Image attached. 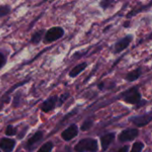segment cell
<instances>
[{"label": "cell", "mask_w": 152, "mask_h": 152, "mask_svg": "<svg viewBox=\"0 0 152 152\" xmlns=\"http://www.w3.org/2000/svg\"><path fill=\"white\" fill-rule=\"evenodd\" d=\"M69 96V94H62V95L61 96L60 100H58V101H59V105L61 106V105L65 102V100H66Z\"/></svg>", "instance_id": "21"}, {"label": "cell", "mask_w": 152, "mask_h": 152, "mask_svg": "<svg viewBox=\"0 0 152 152\" xmlns=\"http://www.w3.org/2000/svg\"><path fill=\"white\" fill-rule=\"evenodd\" d=\"M5 63H6V57L3 53L0 52V69L5 65Z\"/></svg>", "instance_id": "20"}, {"label": "cell", "mask_w": 152, "mask_h": 152, "mask_svg": "<svg viewBox=\"0 0 152 152\" xmlns=\"http://www.w3.org/2000/svg\"><path fill=\"white\" fill-rule=\"evenodd\" d=\"M132 40H133V36L132 35H127L124 38L118 41L116 43V45H115V53H118L123 52L126 48H127L129 46Z\"/></svg>", "instance_id": "10"}, {"label": "cell", "mask_w": 152, "mask_h": 152, "mask_svg": "<svg viewBox=\"0 0 152 152\" xmlns=\"http://www.w3.org/2000/svg\"><path fill=\"white\" fill-rule=\"evenodd\" d=\"M114 139H115V134H113V133L107 134L101 137V143H102V148L103 151H105L109 148V146L111 144V142L114 141Z\"/></svg>", "instance_id": "11"}, {"label": "cell", "mask_w": 152, "mask_h": 152, "mask_svg": "<svg viewBox=\"0 0 152 152\" xmlns=\"http://www.w3.org/2000/svg\"><path fill=\"white\" fill-rule=\"evenodd\" d=\"M136 126L142 127L147 126L151 121H152V113L149 114H143L142 116H136L130 119Z\"/></svg>", "instance_id": "5"}, {"label": "cell", "mask_w": 152, "mask_h": 152, "mask_svg": "<svg viewBox=\"0 0 152 152\" xmlns=\"http://www.w3.org/2000/svg\"><path fill=\"white\" fill-rule=\"evenodd\" d=\"M18 130L15 126H11V125H8L6 126V129H5V135L7 136H13V135H16Z\"/></svg>", "instance_id": "16"}, {"label": "cell", "mask_w": 152, "mask_h": 152, "mask_svg": "<svg viewBox=\"0 0 152 152\" xmlns=\"http://www.w3.org/2000/svg\"><path fill=\"white\" fill-rule=\"evenodd\" d=\"M53 148V143L52 142H47L44 143L37 152H51Z\"/></svg>", "instance_id": "15"}, {"label": "cell", "mask_w": 152, "mask_h": 152, "mask_svg": "<svg viewBox=\"0 0 152 152\" xmlns=\"http://www.w3.org/2000/svg\"><path fill=\"white\" fill-rule=\"evenodd\" d=\"M0 152H1V151H0Z\"/></svg>", "instance_id": "24"}, {"label": "cell", "mask_w": 152, "mask_h": 152, "mask_svg": "<svg viewBox=\"0 0 152 152\" xmlns=\"http://www.w3.org/2000/svg\"><path fill=\"white\" fill-rule=\"evenodd\" d=\"M58 102V97L57 96H51L48 99H46L40 106V109L43 112L45 113H48L50 111H52L53 110L55 109L56 104Z\"/></svg>", "instance_id": "6"}, {"label": "cell", "mask_w": 152, "mask_h": 152, "mask_svg": "<svg viewBox=\"0 0 152 152\" xmlns=\"http://www.w3.org/2000/svg\"><path fill=\"white\" fill-rule=\"evenodd\" d=\"M43 138H44V132H42V131H37V132H36L31 137H29V138L28 139V141L26 142L25 147H26L27 149H28L29 151H31L32 148H33L36 144H37Z\"/></svg>", "instance_id": "9"}, {"label": "cell", "mask_w": 152, "mask_h": 152, "mask_svg": "<svg viewBox=\"0 0 152 152\" xmlns=\"http://www.w3.org/2000/svg\"><path fill=\"white\" fill-rule=\"evenodd\" d=\"M143 148H144V144L142 142H136L134 143L131 152H142Z\"/></svg>", "instance_id": "18"}, {"label": "cell", "mask_w": 152, "mask_h": 152, "mask_svg": "<svg viewBox=\"0 0 152 152\" xmlns=\"http://www.w3.org/2000/svg\"><path fill=\"white\" fill-rule=\"evenodd\" d=\"M141 76H142V69H141V68H137V69H134L133 71L129 72V73L126 76V79L128 82H134V81H136Z\"/></svg>", "instance_id": "13"}, {"label": "cell", "mask_w": 152, "mask_h": 152, "mask_svg": "<svg viewBox=\"0 0 152 152\" xmlns=\"http://www.w3.org/2000/svg\"><path fill=\"white\" fill-rule=\"evenodd\" d=\"M45 33V29H39L37 31H36L33 34V36L31 37V39H30L31 43L34 44V45H38L40 43V41H41V39H42Z\"/></svg>", "instance_id": "14"}, {"label": "cell", "mask_w": 152, "mask_h": 152, "mask_svg": "<svg viewBox=\"0 0 152 152\" xmlns=\"http://www.w3.org/2000/svg\"><path fill=\"white\" fill-rule=\"evenodd\" d=\"M64 35V29L61 27H53L49 28L45 34V43H52L54 42L61 37H62Z\"/></svg>", "instance_id": "3"}, {"label": "cell", "mask_w": 152, "mask_h": 152, "mask_svg": "<svg viewBox=\"0 0 152 152\" xmlns=\"http://www.w3.org/2000/svg\"><path fill=\"white\" fill-rule=\"evenodd\" d=\"M11 11V7L8 4H4V5H0V18L6 16Z\"/></svg>", "instance_id": "17"}, {"label": "cell", "mask_w": 152, "mask_h": 152, "mask_svg": "<svg viewBox=\"0 0 152 152\" xmlns=\"http://www.w3.org/2000/svg\"><path fill=\"white\" fill-rule=\"evenodd\" d=\"M139 134V130L135 128H130V129H126L120 133L118 135V140L121 142H126L134 140Z\"/></svg>", "instance_id": "4"}, {"label": "cell", "mask_w": 152, "mask_h": 152, "mask_svg": "<svg viewBox=\"0 0 152 152\" xmlns=\"http://www.w3.org/2000/svg\"><path fill=\"white\" fill-rule=\"evenodd\" d=\"M122 100L129 104H139L142 102V95L137 87H132L122 94Z\"/></svg>", "instance_id": "2"}, {"label": "cell", "mask_w": 152, "mask_h": 152, "mask_svg": "<svg viewBox=\"0 0 152 152\" xmlns=\"http://www.w3.org/2000/svg\"><path fill=\"white\" fill-rule=\"evenodd\" d=\"M87 67V63L86 62H82L80 64H77V66H75L69 72V77H76L77 76H78L82 71H84Z\"/></svg>", "instance_id": "12"}, {"label": "cell", "mask_w": 152, "mask_h": 152, "mask_svg": "<svg viewBox=\"0 0 152 152\" xmlns=\"http://www.w3.org/2000/svg\"><path fill=\"white\" fill-rule=\"evenodd\" d=\"M16 146V141L8 137H4L0 140V149L3 152H12Z\"/></svg>", "instance_id": "8"}, {"label": "cell", "mask_w": 152, "mask_h": 152, "mask_svg": "<svg viewBox=\"0 0 152 152\" xmlns=\"http://www.w3.org/2000/svg\"><path fill=\"white\" fill-rule=\"evenodd\" d=\"M77 134H78V128H77V125L73 124L61 133V138L64 141L69 142V141H71L72 139H74L77 135Z\"/></svg>", "instance_id": "7"}, {"label": "cell", "mask_w": 152, "mask_h": 152, "mask_svg": "<svg viewBox=\"0 0 152 152\" xmlns=\"http://www.w3.org/2000/svg\"><path fill=\"white\" fill-rule=\"evenodd\" d=\"M98 150V142L92 138H85L80 140L75 146L76 152H95Z\"/></svg>", "instance_id": "1"}, {"label": "cell", "mask_w": 152, "mask_h": 152, "mask_svg": "<svg viewBox=\"0 0 152 152\" xmlns=\"http://www.w3.org/2000/svg\"><path fill=\"white\" fill-rule=\"evenodd\" d=\"M93 125H94V122H93L91 119L86 120V121L82 124V126H81V130H82V131H87V130H89V129L93 126Z\"/></svg>", "instance_id": "19"}, {"label": "cell", "mask_w": 152, "mask_h": 152, "mask_svg": "<svg viewBox=\"0 0 152 152\" xmlns=\"http://www.w3.org/2000/svg\"><path fill=\"white\" fill-rule=\"evenodd\" d=\"M113 3V1H102L101 2V5L103 9H106L109 7V5H110Z\"/></svg>", "instance_id": "22"}, {"label": "cell", "mask_w": 152, "mask_h": 152, "mask_svg": "<svg viewBox=\"0 0 152 152\" xmlns=\"http://www.w3.org/2000/svg\"><path fill=\"white\" fill-rule=\"evenodd\" d=\"M128 149H129V146H124L120 148L117 152H128Z\"/></svg>", "instance_id": "23"}]
</instances>
